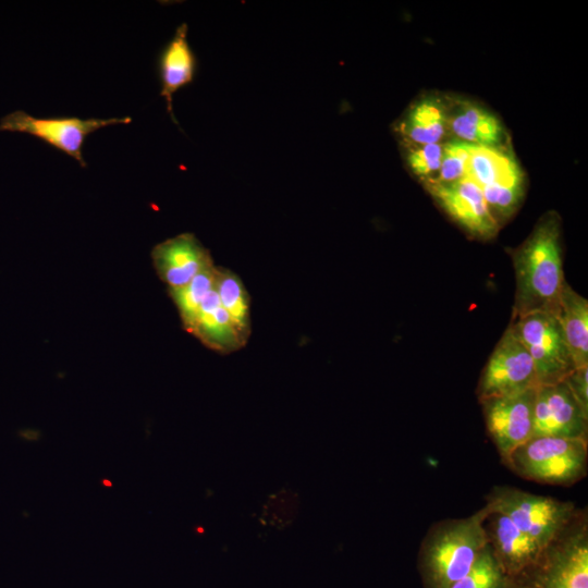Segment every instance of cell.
<instances>
[{
	"label": "cell",
	"instance_id": "cell-1",
	"mask_svg": "<svg viewBox=\"0 0 588 588\" xmlns=\"http://www.w3.org/2000/svg\"><path fill=\"white\" fill-rule=\"evenodd\" d=\"M512 259L516 286L511 319L534 313L553 315L566 283L559 215L544 213Z\"/></svg>",
	"mask_w": 588,
	"mask_h": 588
},
{
	"label": "cell",
	"instance_id": "cell-2",
	"mask_svg": "<svg viewBox=\"0 0 588 588\" xmlns=\"http://www.w3.org/2000/svg\"><path fill=\"white\" fill-rule=\"evenodd\" d=\"M487 514L485 505L470 516L441 520L428 530L417 558L424 588H450L474 567L488 544Z\"/></svg>",
	"mask_w": 588,
	"mask_h": 588
},
{
	"label": "cell",
	"instance_id": "cell-3",
	"mask_svg": "<svg viewBox=\"0 0 588 588\" xmlns=\"http://www.w3.org/2000/svg\"><path fill=\"white\" fill-rule=\"evenodd\" d=\"M588 441L581 438L531 437L515 449L504 464L522 478L569 486L587 471Z\"/></svg>",
	"mask_w": 588,
	"mask_h": 588
},
{
	"label": "cell",
	"instance_id": "cell-4",
	"mask_svg": "<svg viewBox=\"0 0 588 588\" xmlns=\"http://www.w3.org/2000/svg\"><path fill=\"white\" fill-rule=\"evenodd\" d=\"M486 505L506 515L547 550L575 520V505L512 487H494Z\"/></svg>",
	"mask_w": 588,
	"mask_h": 588
},
{
	"label": "cell",
	"instance_id": "cell-5",
	"mask_svg": "<svg viewBox=\"0 0 588 588\" xmlns=\"http://www.w3.org/2000/svg\"><path fill=\"white\" fill-rule=\"evenodd\" d=\"M586 525L573 523L525 572L512 577L511 588H588Z\"/></svg>",
	"mask_w": 588,
	"mask_h": 588
},
{
	"label": "cell",
	"instance_id": "cell-6",
	"mask_svg": "<svg viewBox=\"0 0 588 588\" xmlns=\"http://www.w3.org/2000/svg\"><path fill=\"white\" fill-rule=\"evenodd\" d=\"M509 326L530 355L540 385L561 382L575 369L554 315L534 313Z\"/></svg>",
	"mask_w": 588,
	"mask_h": 588
},
{
	"label": "cell",
	"instance_id": "cell-7",
	"mask_svg": "<svg viewBox=\"0 0 588 588\" xmlns=\"http://www.w3.org/2000/svg\"><path fill=\"white\" fill-rule=\"evenodd\" d=\"M130 117L81 119L77 117L36 118L25 111H13L0 120V131L20 132L41 139L86 167L83 146L86 137L99 128L131 123Z\"/></svg>",
	"mask_w": 588,
	"mask_h": 588
},
{
	"label": "cell",
	"instance_id": "cell-8",
	"mask_svg": "<svg viewBox=\"0 0 588 588\" xmlns=\"http://www.w3.org/2000/svg\"><path fill=\"white\" fill-rule=\"evenodd\" d=\"M539 385L530 355L509 326L482 369L478 400L515 394Z\"/></svg>",
	"mask_w": 588,
	"mask_h": 588
},
{
	"label": "cell",
	"instance_id": "cell-9",
	"mask_svg": "<svg viewBox=\"0 0 588 588\" xmlns=\"http://www.w3.org/2000/svg\"><path fill=\"white\" fill-rule=\"evenodd\" d=\"M537 389L479 401L488 434L503 462L532 436Z\"/></svg>",
	"mask_w": 588,
	"mask_h": 588
},
{
	"label": "cell",
	"instance_id": "cell-10",
	"mask_svg": "<svg viewBox=\"0 0 588 588\" xmlns=\"http://www.w3.org/2000/svg\"><path fill=\"white\" fill-rule=\"evenodd\" d=\"M425 187L453 221L471 236L490 240L497 235L500 225L475 182L467 177L450 183L427 181Z\"/></svg>",
	"mask_w": 588,
	"mask_h": 588
},
{
	"label": "cell",
	"instance_id": "cell-11",
	"mask_svg": "<svg viewBox=\"0 0 588 588\" xmlns=\"http://www.w3.org/2000/svg\"><path fill=\"white\" fill-rule=\"evenodd\" d=\"M588 438V414L565 381L539 385L534 404L531 437Z\"/></svg>",
	"mask_w": 588,
	"mask_h": 588
},
{
	"label": "cell",
	"instance_id": "cell-12",
	"mask_svg": "<svg viewBox=\"0 0 588 588\" xmlns=\"http://www.w3.org/2000/svg\"><path fill=\"white\" fill-rule=\"evenodd\" d=\"M151 260L157 275L169 289L182 287L215 266L210 252L189 232L158 243L151 250Z\"/></svg>",
	"mask_w": 588,
	"mask_h": 588
},
{
	"label": "cell",
	"instance_id": "cell-13",
	"mask_svg": "<svg viewBox=\"0 0 588 588\" xmlns=\"http://www.w3.org/2000/svg\"><path fill=\"white\" fill-rule=\"evenodd\" d=\"M483 527L488 546L502 569L510 577L534 566L546 551L506 515L489 507Z\"/></svg>",
	"mask_w": 588,
	"mask_h": 588
},
{
	"label": "cell",
	"instance_id": "cell-14",
	"mask_svg": "<svg viewBox=\"0 0 588 588\" xmlns=\"http://www.w3.org/2000/svg\"><path fill=\"white\" fill-rule=\"evenodd\" d=\"M188 333L197 338L206 347L220 354L233 353L247 343L230 315L221 306L215 285L201 301Z\"/></svg>",
	"mask_w": 588,
	"mask_h": 588
},
{
	"label": "cell",
	"instance_id": "cell-15",
	"mask_svg": "<svg viewBox=\"0 0 588 588\" xmlns=\"http://www.w3.org/2000/svg\"><path fill=\"white\" fill-rule=\"evenodd\" d=\"M187 32V24L182 23L158 58L160 95L164 97L167 110L176 124L172 107L173 95L191 84L197 71V58L188 44Z\"/></svg>",
	"mask_w": 588,
	"mask_h": 588
},
{
	"label": "cell",
	"instance_id": "cell-16",
	"mask_svg": "<svg viewBox=\"0 0 588 588\" xmlns=\"http://www.w3.org/2000/svg\"><path fill=\"white\" fill-rule=\"evenodd\" d=\"M449 109L434 97L415 101L395 126L407 146L440 144L448 130Z\"/></svg>",
	"mask_w": 588,
	"mask_h": 588
},
{
	"label": "cell",
	"instance_id": "cell-17",
	"mask_svg": "<svg viewBox=\"0 0 588 588\" xmlns=\"http://www.w3.org/2000/svg\"><path fill=\"white\" fill-rule=\"evenodd\" d=\"M575 368L588 366V301L567 282L554 311Z\"/></svg>",
	"mask_w": 588,
	"mask_h": 588
},
{
	"label": "cell",
	"instance_id": "cell-18",
	"mask_svg": "<svg viewBox=\"0 0 588 588\" xmlns=\"http://www.w3.org/2000/svg\"><path fill=\"white\" fill-rule=\"evenodd\" d=\"M466 177L480 188L493 184L524 183V174L512 152L492 146L469 144Z\"/></svg>",
	"mask_w": 588,
	"mask_h": 588
},
{
	"label": "cell",
	"instance_id": "cell-19",
	"mask_svg": "<svg viewBox=\"0 0 588 588\" xmlns=\"http://www.w3.org/2000/svg\"><path fill=\"white\" fill-rule=\"evenodd\" d=\"M448 130L456 139L474 145L499 147L504 138L500 121L488 110L467 101L449 111Z\"/></svg>",
	"mask_w": 588,
	"mask_h": 588
},
{
	"label": "cell",
	"instance_id": "cell-20",
	"mask_svg": "<svg viewBox=\"0 0 588 588\" xmlns=\"http://www.w3.org/2000/svg\"><path fill=\"white\" fill-rule=\"evenodd\" d=\"M215 290L221 306L230 315L243 338L250 336V297L241 278L230 269L216 266Z\"/></svg>",
	"mask_w": 588,
	"mask_h": 588
},
{
	"label": "cell",
	"instance_id": "cell-21",
	"mask_svg": "<svg viewBox=\"0 0 588 588\" xmlns=\"http://www.w3.org/2000/svg\"><path fill=\"white\" fill-rule=\"evenodd\" d=\"M215 273L216 265L196 275L188 284L168 289L169 296L177 308L183 329L186 332L195 320L201 301L213 286Z\"/></svg>",
	"mask_w": 588,
	"mask_h": 588
},
{
	"label": "cell",
	"instance_id": "cell-22",
	"mask_svg": "<svg viewBox=\"0 0 588 588\" xmlns=\"http://www.w3.org/2000/svg\"><path fill=\"white\" fill-rule=\"evenodd\" d=\"M511 581L487 544L474 567L450 588H511Z\"/></svg>",
	"mask_w": 588,
	"mask_h": 588
},
{
	"label": "cell",
	"instance_id": "cell-23",
	"mask_svg": "<svg viewBox=\"0 0 588 588\" xmlns=\"http://www.w3.org/2000/svg\"><path fill=\"white\" fill-rule=\"evenodd\" d=\"M468 157V143L458 139L444 143L439 172L431 181L450 183L466 177Z\"/></svg>",
	"mask_w": 588,
	"mask_h": 588
},
{
	"label": "cell",
	"instance_id": "cell-24",
	"mask_svg": "<svg viewBox=\"0 0 588 588\" xmlns=\"http://www.w3.org/2000/svg\"><path fill=\"white\" fill-rule=\"evenodd\" d=\"M443 144L407 146L405 160L409 170L419 179L433 180L440 169Z\"/></svg>",
	"mask_w": 588,
	"mask_h": 588
},
{
	"label": "cell",
	"instance_id": "cell-25",
	"mask_svg": "<svg viewBox=\"0 0 588 588\" xmlns=\"http://www.w3.org/2000/svg\"><path fill=\"white\" fill-rule=\"evenodd\" d=\"M564 381L580 407L588 414V366L575 368Z\"/></svg>",
	"mask_w": 588,
	"mask_h": 588
}]
</instances>
